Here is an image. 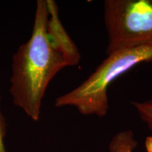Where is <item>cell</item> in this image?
Instances as JSON below:
<instances>
[{"mask_svg":"<svg viewBox=\"0 0 152 152\" xmlns=\"http://www.w3.org/2000/svg\"><path fill=\"white\" fill-rule=\"evenodd\" d=\"M47 0H38L30 39L12 58L9 92L14 104L35 121L39 119L47 87L61 70L67 67L64 56L47 30Z\"/></svg>","mask_w":152,"mask_h":152,"instance_id":"cell-1","label":"cell"},{"mask_svg":"<svg viewBox=\"0 0 152 152\" xmlns=\"http://www.w3.org/2000/svg\"><path fill=\"white\" fill-rule=\"evenodd\" d=\"M142 63H152V42L107 54L80 85L57 97L55 106H71L84 115L105 116L109 109V87L120 76Z\"/></svg>","mask_w":152,"mask_h":152,"instance_id":"cell-2","label":"cell"},{"mask_svg":"<svg viewBox=\"0 0 152 152\" xmlns=\"http://www.w3.org/2000/svg\"><path fill=\"white\" fill-rule=\"evenodd\" d=\"M106 54L152 42V0H106Z\"/></svg>","mask_w":152,"mask_h":152,"instance_id":"cell-3","label":"cell"},{"mask_svg":"<svg viewBox=\"0 0 152 152\" xmlns=\"http://www.w3.org/2000/svg\"><path fill=\"white\" fill-rule=\"evenodd\" d=\"M47 4L49 14L47 24L48 35L64 56L67 66L77 65L80 61V54L61 22L57 4L52 0H47Z\"/></svg>","mask_w":152,"mask_h":152,"instance_id":"cell-4","label":"cell"},{"mask_svg":"<svg viewBox=\"0 0 152 152\" xmlns=\"http://www.w3.org/2000/svg\"><path fill=\"white\" fill-rule=\"evenodd\" d=\"M132 131L127 130L119 132L112 139L110 143L111 152H132L137 146Z\"/></svg>","mask_w":152,"mask_h":152,"instance_id":"cell-5","label":"cell"},{"mask_svg":"<svg viewBox=\"0 0 152 152\" xmlns=\"http://www.w3.org/2000/svg\"><path fill=\"white\" fill-rule=\"evenodd\" d=\"M139 117L152 132V99L144 102H132Z\"/></svg>","mask_w":152,"mask_h":152,"instance_id":"cell-6","label":"cell"},{"mask_svg":"<svg viewBox=\"0 0 152 152\" xmlns=\"http://www.w3.org/2000/svg\"><path fill=\"white\" fill-rule=\"evenodd\" d=\"M1 96L0 94V152L6 151L4 146V137L6 135V122L1 110Z\"/></svg>","mask_w":152,"mask_h":152,"instance_id":"cell-7","label":"cell"}]
</instances>
